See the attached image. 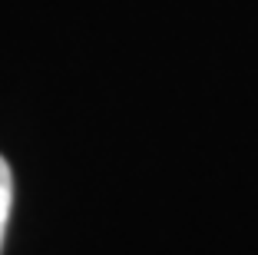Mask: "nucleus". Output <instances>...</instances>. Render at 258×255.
Masks as SVG:
<instances>
[{
	"label": "nucleus",
	"instance_id": "obj_1",
	"mask_svg": "<svg viewBox=\"0 0 258 255\" xmlns=\"http://www.w3.org/2000/svg\"><path fill=\"white\" fill-rule=\"evenodd\" d=\"M10 209H14V173H10L7 159L0 156V248H4V235H7Z\"/></svg>",
	"mask_w": 258,
	"mask_h": 255
}]
</instances>
